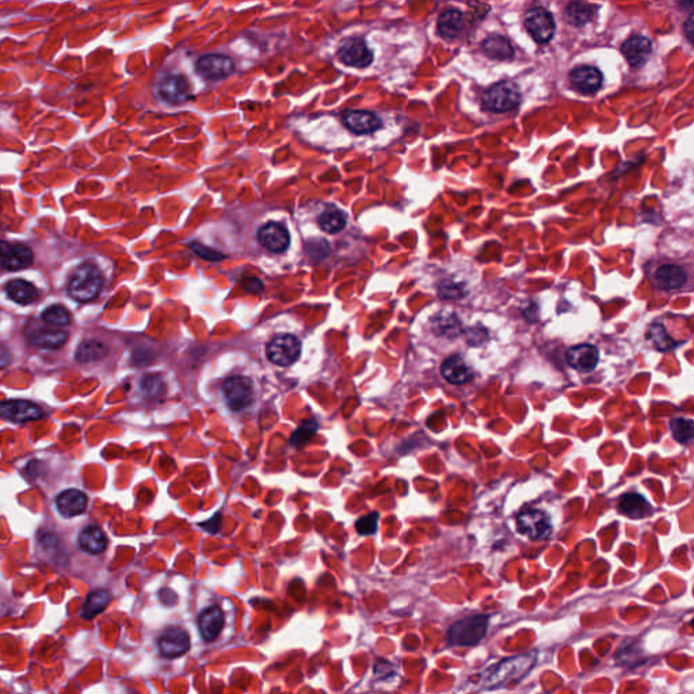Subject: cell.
Masks as SVG:
<instances>
[{
  "instance_id": "cell-1",
  "label": "cell",
  "mask_w": 694,
  "mask_h": 694,
  "mask_svg": "<svg viewBox=\"0 0 694 694\" xmlns=\"http://www.w3.org/2000/svg\"><path fill=\"white\" fill-rule=\"evenodd\" d=\"M536 663V654H523L518 656H513L504 662L491 666L489 670L483 671L480 676V683L483 689H501L508 683L518 682L523 678L529 670Z\"/></svg>"
},
{
  "instance_id": "cell-2",
  "label": "cell",
  "mask_w": 694,
  "mask_h": 694,
  "mask_svg": "<svg viewBox=\"0 0 694 694\" xmlns=\"http://www.w3.org/2000/svg\"><path fill=\"white\" fill-rule=\"evenodd\" d=\"M489 615H476L455 622L448 631V642L455 647H472L487 635Z\"/></svg>"
},
{
  "instance_id": "cell-3",
  "label": "cell",
  "mask_w": 694,
  "mask_h": 694,
  "mask_svg": "<svg viewBox=\"0 0 694 694\" xmlns=\"http://www.w3.org/2000/svg\"><path fill=\"white\" fill-rule=\"evenodd\" d=\"M102 285L103 277L99 268L91 263H84L71 275L68 283V293L74 300L87 302L94 300L99 295Z\"/></svg>"
},
{
  "instance_id": "cell-4",
  "label": "cell",
  "mask_w": 694,
  "mask_h": 694,
  "mask_svg": "<svg viewBox=\"0 0 694 694\" xmlns=\"http://www.w3.org/2000/svg\"><path fill=\"white\" fill-rule=\"evenodd\" d=\"M520 102V90L511 81H499L491 86L483 94L484 108L496 113L514 110L518 108Z\"/></svg>"
},
{
  "instance_id": "cell-5",
  "label": "cell",
  "mask_w": 694,
  "mask_h": 694,
  "mask_svg": "<svg viewBox=\"0 0 694 694\" xmlns=\"http://www.w3.org/2000/svg\"><path fill=\"white\" fill-rule=\"evenodd\" d=\"M266 353L271 363L280 366H289L299 360L301 342L295 335H277L271 339V342H268Z\"/></svg>"
},
{
  "instance_id": "cell-6",
  "label": "cell",
  "mask_w": 694,
  "mask_h": 694,
  "mask_svg": "<svg viewBox=\"0 0 694 694\" xmlns=\"http://www.w3.org/2000/svg\"><path fill=\"white\" fill-rule=\"evenodd\" d=\"M222 394L231 410H244L253 404V381L241 376L231 377L225 381L222 387Z\"/></svg>"
},
{
  "instance_id": "cell-7",
  "label": "cell",
  "mask_w": 694,
  "mask_h": 694,
  "mask_svg": "<svg viewBox=\"0 0 694 694\" xmlns=\"http://www.w3.org/2000/svg\"><path fill=\"white\" fill-rule=\"evenodd\" d=\"M517 525L520 533L532 540H545L552 533V523L547 513L537 508H528L522 511Z\"/></svg>"
},
{
  "instance_id": "cell-8",
  "label": "cell",
  "mask_w": 694,
  "mask_h": 694,
  "mask_svg": "<svg viewBox=\"0 0 694 694\" xmlns=\"http://www.w3.org/2000/svg\"><path fill=\"white\" fill-rule=\"evenodd\" d=\"M525 26L530 35L540 44L551 41L556 29L552 14L542 7H533L526 13Z\"/></svg>"
},
{
  "instance_id": "cell-9",
  "label": "cell",
  "mask_w": 694,
  "mask_h": 694,
  "mask_svg": "<svg viewBox=\"0 0 694 694\" xmlns=\"http://www.w3.org/2000/svg\"><path fill=\"white\" fill-rule=\"evenodd\" d=\"M158 647L163 658H179L190 649L189 633L182 628H169L160 635Z\"/></svg>"
},
{
  "instance_id": "cell-10",
  "label": "cell",
  "mask_w": 694,
  "mask_h": 694,
  "mask_svg": "<svg viewBox=\"0 0 694 694\" xmlns=\"http://www.w3.org/2000/svg\"><path fill=\"white\" fill-rule=\"evenodd\" d=\"M197 72L209 80H221L228 78L235 71V63L228 56L206 55L198 59Z\"/></svg>"
},
{
  "instance_id": "cell-11",
  "label": "cell",
  "mask_w": 694,
  "mask_h": 694,
  "mask_svg": "<svg viewBox=\"0 0 694 694\" xmlns=\"http://www.w3.org/2000/svg\"><path fill=\"white\" fill-rule=\"evenodd\" d=\"M159 96L169 105H181L193 96L190 83L182 75H170L160 81Z\"/></svg>"
},
{
  "instance_id": "cell-12",
  "label": "cell",
  "mask_w": 694,
  "mask_h": 694,
  "mask_svg": "<svg viewBox=\"0 0 694 694\" xmlns=\"http://www.w3.org/2000/svg\"><path fill=\"white\" fill-rule=\"evenodd\" d=\"M259 243L271 253H284L290 244V235L284 225L268 222L258 232Z\"/></svg>"
},
{
  "instance_id": "cell-13",
  "label": "cell",
  "mask_w": 694,
  "mask_h": 694,
  "mask_svg": "<svg viewBox=\"0 0 694 694\" xmlns=\"http://www.w3.org/2000/svg\"><path fill=\"white\" fill-rule=\"evenodd\" d=\"M339 57L350 67L363 68L373 62V53L360 38H348L339 47Z\"/></svg>"
},
{
  "instance_id": "cell-14",
  "label": "cell",
  "mask_w": 694,
  "mask_h": 694,
  "mask_svg": "<svg viewBox=\"0 0 694 694\" xmlns=\"http://www.w3.org/2000/svg\"><path fill=\"white\" fill-rule=\"evenodd\" d=\"M1 415L11 422L25 423L40 419L42 416V411L38 406L26 400H8L1 404Z\"/></svg>"
},
{
  "instance_id": "cell-15",
  "label": "cell",
  "mask_w": 694,
  "mask_h": 694,
  "mask_svg": "<svg viewBox=\"0 0 694 694\" xmlns=\"http://www.w3.org/2000/svg\"><path fill=\"white\" fill-rule=\"evenodd\" d=\"M34 261L32 250L23 244H1V266L8 271L29 268Z\"/></svg>"
},
{
  "instance_id": "cell-16",
  "label": "cell",
  "mask_w": 694,
  "mask_h": 694,
  "mask_svg": "<svg viewBox=\"0 0 694 694\" xmlns=\"http://www.w3.org/2000/svg\"><path fill=\"white\" fill-rule=\"evenodd\" d=\"M571 84L582 94L593 95L600 90L602 86V74L600 69L596 67H578L572 69L569 75Z\"/></svg>"
},
{
  "instance_id": "cell-17",
  "label": "cell",
  "mask_w": 694,
  "mask_h": 694,
  "mask_svg": "<svg viewBox=\"0 0 694 694\" xmlns=\"http://www.w3.org/2000/svg\"><path fill=\"white\" fill-rule=\"evenodd\" d=\"M621 53L632 67H642L652 53V42L644 35H633L622 44Z\"/></svg>"
},
{
  "instance_id": "cell-18",
  "label": "cell",
  "mask_w": 694,
  "mask_h": 694,
  "mask_svg": "<svg viewBox=\"0 0 694 694\" xmlns=\"http://www.w3.org/2000/svg\"><path fill=\"white\" fill-rule=\"evenodd\" d=\"M567 361L574 369L587 373L597 368V363L600 361V351L593 345L571 347L567 351Z\"/></svg>"
},
{
  "instance_id": "cell-19",
  "label": "cell",
  "mask_w": 694,
  "mask_h": 694,
  "mask_svg": "<svg viewBox=\"0 0 694 694\" xmlns=\"http://www.w3.org/2000/svg\"><path fill=\"white\" fill-rule=\"evenodd\" d=\"M225 625V617L219 606L205 609L198 617V630L206 642H213Z\"/></svg>"
},
{
  "instance_id": "cell-20",
  "label": "cell",
  "mask_w": 694,
  "mask_h": 694,
  "mask_svg": "<svg viewBox=\"0 0 694 694\" xmlns=\"http://www.w3.org/2000/svg\"><path fill=\"white\" fill-rule=\"evenodd\" d=\"M343 123L346 127L358 135L372 133L381 127L379 117L370 111H347L343 115Z\"/></svg>"
},
{
  "instance_id": "cell-21",
  "label": "cell",
  "mask_w": 694,
  "mask_h": 694,
  "mask_svg": "<svg viewBox=\"0 0 694 694\" xmlns=\"http://www.w3.org/2000/svg\"><path fill=\"white\" fill-rule=\"evenodd\" d=\"M57 510L64 517H76L81 514L87 507V498L78 489L63 491L56 499Z\"/></svg>"
},
{
  "instance_id": "cell-22",
  "label": "cell",
  "mask_w": 694,
  "mask_h": 694,
  "mask_svg": "<svg viewBox=\"0 0 694 694\" xmlns=\"http://www.w3.org/2000/svg\"><path fill=\"white\" fill-rule=\"evenodd\" d=\"M442 376L452 384H464L471 379V370L460 355H452L441 366Z\"/></svg>"
},
{
  "instance_id": "cell-23",
  "label": "cell",
  "mask_w": 694,
  "mask_h": 694,
  "mask_svg": "<svg viewBox=\"0 0 694 694\" xmlns=\"http://www.w3.org/2000/svg\"><path fill=\"white\" fill-rule=\"evenodd\" d=\"M68 334L55 329H38L30 335V342L40 348L57 350L65 345Z\"/></svg>"
},
{
  "instance_id": "cell-24",
  "label": "cell",
  "mask_w": 694,
  "mask_h": 694,
  "mask_svg": "<svg viewBox=\"0 0 694 694\" xmlns=\"http://www.w3.org/2000/svg\"><path fill=\"white\" fill-rule=\"evenodd\" d=\"M106 545H108L106 537L96 526H89L80 533L79 547L84 552L99 554L106 550Z\"/></svg>"
},
{
  "instance_id": "cell-25",
  "label": "cell",
  "mask_w": 694,
  "mask_h": 694,
  "mask_svg": "<svg viewBox=\"0 0 694 694\" xmlns=\"http://www.w3.org/2000/svg\"><path fill=\"white\" fill-rule=\"evenodd\" d=\"M618 507L631 518H643L651 513V506L640 494H625L620 498Z\"/></svg>"
},
{
  "instance_id": "cell-26",
  "label": "cell",
  "mask_w": 694,
  "mask_h": 694,
  "mask_svg": "<svg viewBox=\"0 0 694 694\" xmlns=\"http://www.w3.org/2000/svg\"><path fill=\"white\" fill-rule=\"evenodd\" d=\"M655 278L663 290H674L686 283V273L676 265H664L656 271Z\"/></svg>"
},
{
  "instance_id": "cell-27",
  "label": "cell",
  "mask_w": 694,
  "mask_h": 694,
  "mask_svg": "<svg viewBox=\"0 0 694 694\" xmlns=\"http://www.w3.org/2000/svg\"><path fill=\"white\" fill-rule=\"evenodd\" d=\"M8 297L13 301L22 305L32 304L38 299L40 293L34 285L23 281V280H14L6 288Z\"/></svg>"
},
{
  "instance_id": "cell-28",
  "label": "cell",
  "mask_w": 694,
  "mask_h": 694,
  "mask_svg": "<svg viewBox=\"0 0 694 694\" xmlns=\"http://www.w3.org/2000/svg\"><path fill=\"white\" fill-rule=\"evenodd\" d=\"M111 594L108 590H95L87 596L83 603L80 615L87 620H93L95 615L102 613L105 608L110 603Z\"/></svg>"
},
{
  "instance_id": "cell-29",
  "label": "cell",
  "mask_w": 694,
  "mask_h": 694,
  "mask_svg": "<svg viewBox=\"0 0 694 694\" xmlns=\"http://www.w3.org/2000/svg\"><path fill=\"white\" fill-rule=\"evenodd\" d=\"M483 49L495 60H508L514 56V49L504 35H491L483 42Z\"/></svg>"
},
{
  "instance_id": "cell-30",
  "label": "cell",
  "mask_w": 694,
  "mask_h": 694,
  "mask_svg": "<svg viewBox=\"0 0 694 694\" xmlns=\"http://www.w3.org/2000/svg\"><path fill=\"white\" fill-rule=\"evenodd\" d=\"M464 28V16L457 10H446L438 19V30L445 38H455Z\"/></svg>"
},
{
  "instance_id": "cell-31",
  "label": "cell",
  "mask_w": 694,
  "mask_h": 694,
  "mask_svg": "<svg viewBox=\"0 0 694 694\" xmlns=\"http://www.w3.org/2000/svg\"><path fill=\"white\" fill-rule=\"evenodd\" d=\"M596 16V7L587 3H569L564 11L568 23L574 26H584Z\"/></svg>"
},
{
  "instance_id": "cell-32",
  "label": "cell",
  "mask_w": 694,
  "mask_h": 694,
  "mask_svg": "<svg viewBox=\"0 0 694 694\" xmlns=\"http://www.w3.org/2000/svg\"><path fill=\"white\" fill-rule=\"evenodd\" d=\"M108 354V347L105 346L102 342L89 339L80 343V346L76 350V360L79 363H94L98 360H102Z\"/></svg>"
},
{
  "instance_id": "cell-33",
  "label": "cell",
  "mask_w": 694,
  "mask_h": 694,
  "mask_svg": "<svg viewBox=\"0 0 694 694\" xmlns=\"http://www.w3.org/2000/svg\"><path fill=\"white\" fill-rule=\"evenodd\" d=\"M319 225L327 234H336L345 228L346 216L343 212L331 207L322 213V216L319 217Z\"/></svg>"
},
{
  "instance_id": "cell-34",
  "label": "cell",
  "mask_w": 694,
  "mask_h": 694,
  "mask_svg": "<svg viewBox=\"0 0 694 694\" xmlns=\"http://www.w3.org/2000/svg\"><path fill=\"white\" fill-rule=\"evenodd\" d=\"M647 339L659 351H669L676 347L674 339L667 334L663 324H654L647 332Z\"/></svg>"
},
{
  "instance_id": "cell-35",
  "label": "cell",
  "mask_w": 694,
  "mask_h": 694,
  "mask_svg": "<svg viewBox=\"0 0 694 694\" xmlns=\"http://www.w3.org/2000/svg\"><path fill=\"white\" fill-rule=\"evenodd\" d=\"M673 437L678 442H690L694 440V421L686 418H676L670 423Z\"/></svg>"
},
{
  "instance_id": "cell-36",
  "label": "cell",
  "mask_w": 694,
  "mask_h": 694,
  "mask_svg": "<svg viewBox=\"0 0 694 694\" xmlns=\"http://www.w3.org/2000/svg\"><path fill=\"white\" fill-rule=\"evenodd\" d=\"M433 329L442 336H456L460 334V323L456 316L440 315L434 320Z\"/></svg>"
},
{
  "instance_id": "cell-37",
  "label": "cell",
  "mask_w": 694,
  "mask_h": 694,
  "mask_svg": "<svg viewBox=\"0 0 694 694\" xmlns=\"http://www.w3.org/2000/svg\"><path fill=\"white\" fill-rule=\"evenodd\" d=\"M42 320L52 326H67L71 323V314L62 305H50L42 312Z\"/></svg>"
},
{
  "instance_id": "cell-38",
  "label": "cell",
  "mask_w": 694,
  "mask_h": 694,
  "mask_svg": "<svg viewBox=\"0 0 694 694\" xmlns=\"http://www.w3.org/2000/svg\"><path fill=\"white\" fill-rule=\"evenodd\" d=\"M317 431V422L316 421H309V422H305L302 423L293 434H292V445L296 446V448H300L302 445H305L307 442L309 441Z\"/></svg>"
},
{
  "instance_id": "cell-39",
  "label": "cell",
  "mask_w": 694,
  "mask_h": 694,
  "mask_svg": "<svg viewBox=\"0 0 694 694\" xmlns=\"http://www.w3.org/2000/svg\"><path fill=\"white\" fill-rule=\"evenodd\" d=\"M377 525H379V514L377 513H372V514L365 516L363 518L357 520L355 528H357V532L360 535H363V536H370V535H375L376 533Z\"/></svg>"
},
{
  "instance_id": "cell-40",
  "label": "cell",
  "mask_w": 694,
  "mask_h": 694,
  "mask_svg": "<svg viewBox=\"0 0 694 694\" xmlns=\"http://www.w3.org/2000/svg\"><path fill=\"white\" fill-rule=\"evenodd\" d=\"M142 389L148 397H158L164 391V384L158 376H149L142 380Z\"/></svg>"
},
{
  "instance_id": "cell-41",
  "label": "cell",
  "mask_w": 694,
  "mask_h": 694,
  "mask_svg": "<svg viewBox=\"0 0 694 694\" xmlns=\"http://www.w3.org/2000/svg\"><path fill=\"white\" fill-rule=\"evenodd\" d=\"M190 249L193 250V253L198 255L200 258L206 259V261H210V262H219V261H222L225 258L224 254H220L219 251H216V250H212V249L206 247V246L198 243V241L191 243L190 244Z\"/></svg>"
},
{
  "instance_id": "cell-42",
  "label": "cell",
  "mask_w": 694,
  "mask_h": 694,
  "mask_svg": "<svg viewBox=\"0 0 694 694\" xmlns=\"http://www.w3.org/2000/svg\"><path fill=\"white\" fill-rule=\"evenodd\" d=\"M241 285L250 293H261L263 290V284L258 278H246L241 281Z\"/></svg>"
},
{
  "instance_id": "cell-43",
  "label": "cell",
  "mask_w": 694,
  "mask_h": 694,
  "mask_svg": "<svg viewBox=\"0 0 694 694\" xmlns=\"http://www.w3.org/2000/svg\"><path fill=\"white\" fill-rule=\"evenodd\" d=\"M220 525H221L220 514H216V516H215V517H213L212 520H207V522H205V523H203V526H204V529H205V530H207L209 533H216V532H219V529H220Z\"/></svg>"
},
{
  "instance_id": "cell-44",
  "label": "cell",
  "mask_w": 694,
  "mask_h": 694,
  "mask_svg": "<svg viewBox=\"0 0 694 694\" xmlns=\"http://www.w3.org/2000/svg\"><path fill=\"white\" fill-rule=\"evenodd\" d=\"M683 30H685V35L688 37V40L692 42L694 45V16L689 18L683 26Z\"/></svg>"
},
{
  "instance_id": "cell-45",
  "label": "cell",
  "mask_w": 694,
  "mask_h": 694,
  "mask_svg": "<svg viewBox=\"0 0 694 694\" xmlns=\"http://www.w3.org/2000/svg\"><path fill=\"white\" fill-rule=\"evenodd\" d=\"M692 627H693V630H694V618L693 620H692Z\"/></svg>"
}]
</instances>
